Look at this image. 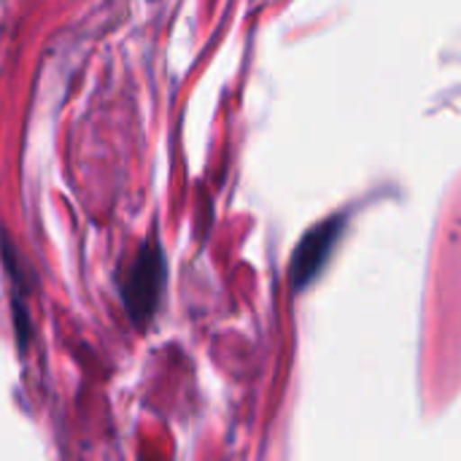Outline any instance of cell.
<instances>
[{
    "label": "cell",
    "instance_id": "cell-1",
    "mask_svg": "<svg viewBox=\"0 0 461 461\" xmlns=\"http://www.w3.org/2000/svg\"><path fill=\"white\" fill-rule=\"evenodd\" d=\"M165 276H167V265H165L162 246L157 243V238H149L135 254V259L130 262L127 276L122 281V300L135 324H146L157 313L165 289Z\"/></svg>",
    "mask_w": 461,
    "mask_h": 461
},
{
    "label": "cell",
    "instance_id": "cell-2",
    "mask_svg": "<svg viewBox=\"0 0 461 461\" xmlns=\"http://www.w3.org/2000/svg\"><path fill=\"white\" fill-rule=\"evenodd\" d=\"M343 232V219L332 216L321 224H316L313 230L305 232V238L297 243L294 254H292V265H289V278L294 289H305L327 265L338 238Z\"/></svg>",
    "mask_w": 461,
    "mask_h": 461
}]
</instances>
